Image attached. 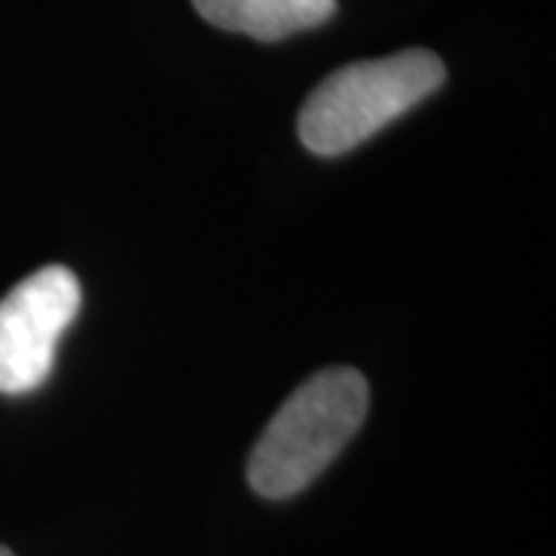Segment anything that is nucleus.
Returning a JSON list of instances; mask_svg holds the SVG:
<instances>
[{"mask_svg": "<svg viewBox=\"0 0 556 556\" xmlns=\"http://www.w3.org/2000/svg\"><path fill=\"white\" fill-rule=\"evenodd\" d=\"M368 415V383L356 368H325L300 383L257 439L248 482L263 497H291L346 448Z\"/></svg>", "mask_w": 556, "mask_h": 556, "instance_id": "obj_1", "label": "nucleus"}, {"mask_svg": "<svg viewBox=\"0 0 556 556\" xmlns=\"http://www.w3.org/2000/svg\"><path fill=\"white\" fill-rule=\"evenodd\" d=\"M442 80L445 65L430 50H405L387 60L343 65L303 102L300 139L316 155H343L437 93Z\"/></svg>", "mask_w": 556, "mask_h": 556, "instance_id": "obj_2", "label": "nucleus"}, {"mask_svg": "<svg viewBox=\"0 0 556 556\" xmlns=\"http://www.w3.org/2000/svg\"><path fill=\"white\" fill-rule=\"evenodd\" d=\"M78 309L80 281L65 266H43L0 300V393L22 396L50 378Z\"/></svg>", "mask_w": 556, "mask_h": 556, "instance_id": "obj_3", "label": "nucleus"}, {"mask_svg": "<svg viewBox=\"0 0 556 556\" xmlns=\"http://www.w3.org/2000/svg\"><path fill=\"white\" fill-rule=\"evenodd\" d=\"M192 7L223 31L257 40L309 31L338 13V0H192Z\"/></svg>", "mask_w": 556, "mask_h": 556, "instance_id": "obj_4", "label": "nucleus"}, {"mask_svg": "<svg viewBox=\"0 0 556 556\" xmlns=\"http://www.w3.org/2000/svg\"><path fill=\"white\" fill-rule=\"evenodd\" d=\"M0 556H13V554H10V551H7V547H0Z\"/></svg>", "mask_w": 556, "mask_h": 556, "instance_id": "obj_5", "label": "nucleus"}]
</instances>
